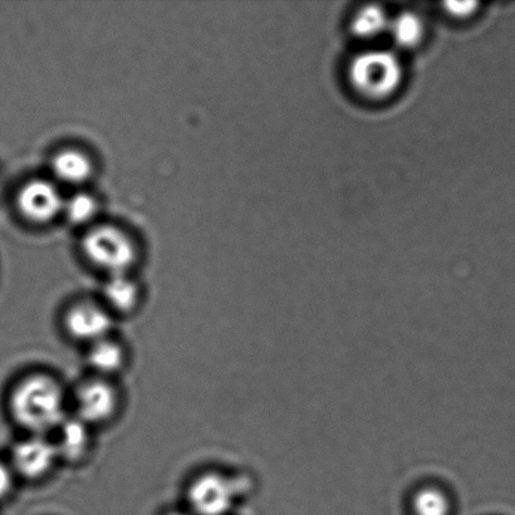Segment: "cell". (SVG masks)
Masks as SVG:
<instances>
[{
    "mask_svg": "<svg viewBox=\"0 0 515 515\" xmlns=\"http://www.w3.org/2000/svg\"><path fill=\"white\" fill-rule=\"evenodd\" d=\"M387 24H389V19H387L384 9L375 4H369L356 14L352 22V31L358 37L371 38L384 32Z\"/></svg>",
    "mask_w": 515,
    "mask_h": 515,
    "instance_id": "4fadbf2b",
    "label": "cell"
},
{
    "mask_svg": "<svg viewBox=\"0 0 515 515\" xmlns=\"http://www.w3.org/2000/svg\"><path fill=\"white\" fill-rule=\"evenodd\" d=\"M14 472L12 467L0 461V500L12 492Z\"/></svg>",
    "mask_w": 515,
    "mask_h": 515,
    "instance_id": "e0dca14e",
    "label": "cell"
},
{
    "mask_svg": "<svg viewBox=\"0 0 515 515\" xmlns=\"http://www.w3.org/2000/svg\"><path fill=\"white\" fill-rule=\"evenodd\" d=\"M348 77L353 88L370 100H382L400 86L402 67L399 58L387 51H369L351 62Z\"/></svg>",
    "mask_w": 515,
    "mask_h": 515,
    "instance_id": "7a4b0ae2",
    "label": "cell"
},
{
    "mask_svg": "<svg viewBox=\"0 0 515 515\" xmlns=\"http://www.w3.org/2000/svg\"><path fill=\"white\" fill-rule=\"evenodd\" d=\"M98 203L93 196L88 194H77L65 201L63 213L73 224L83 225L90 223L96 217Z\"/></svg>",
    "mask_w": 515,
    "mask_h": 515,
    "instance_id": "9a60e30c",
    "label": "cell"
},
{
    "mask_svg": "<svg viewBox=\"0 0 515 515\" xmlns=\"http://www.w3.org/2000/svg\"><path fill=\"white\" fill-rule=\"evenodd\" d=\"M478 3L475 2H450L445 4L446 11L455 17H468L475 12Z\"/></svg>",
    "mask_w": 515,
    "mask_h": 515,
    "instance_id": "ac0fdd59",
    "label": "cell"
},
{
    "mask_svg": "<svg viewBox=\"0 0 515 515\" xmlns=\"http://www.w3.org/2000/svg\"><path fill=\"white\" fill-rule=\"evenodd\" d=\"M11 411L17 423L31 435H47L66 420L62 387L47 375H33L19 382L11 396Z\"/></svg>",
    "mask_w": 515,
    "mask_h": 515,
    "instance_id": "6da1fadb",
    "label": "cell"
},
{
    "mask_svg": "<svg viewBox=\"0 0 515 515\" xmlns=\"http://www.w3.org/2000/svg\"><path fill=\"white\" fill-rule=\"evenodd\" d=\"M414 510L416 515H449L450 504L440 490L428 488L416 494Z\"/></svg>",
    "mask_w": 515,
    "mask_h": 515,
    "instance_id": "2e32d148",
    "label": "cell"
},
{
    "mask_svg": "<svg viewBox=\"0 0 515 515\" xmlns=\"http://www.w3.org/2000/svg\"><path fill=\"white\" fill-rule=\"evenodd\" d=\"M87 361L98 377L109 379L124 367L126 353L121 343L109 337L90 346Z\"/></svg>",
    "mask_w": 515,
    "mask_h": 515,
    "instance_id": "7c38bea8",
    "label": "cell"
},
{
    "mask_svg": "<svg viewBox=\"0 0 515 515\" xmlns=\"http://www.w3.org/2000/svg\"><path fill=\"white\" fill-rule=\"evenodd\" d=\"M52 171L60 183L81 185L91 178L92 161L85 152L67 149L53 158Z\"/></svg>",
    "mask_w": 515,
    "mask_h": 515,
    "instance_id": "8fae6325",
    "label": "cell"
},
{
    "mask_svg": "<svg viewBox=\"0 0 515 515\" xmlns=\"http://www.w3.org/2000/svg\"><path fill=\"white\" fill-rule=\"evenodd\" d=\"M65 199L57 185L48 180H32L18 194V208L34 223H48L65 208Z\"/></svg>",
    "mask_w": 515,
    "mask_h": 515,
    "instance_id": "ba28073f",
    "label": "cell"
},
{
    "mask_svg": "<svg viewBox=\"0 0 515 515\" xmlns=\"http://www.w3.org/2000/svg\"><path fill=\"white\" fill-rule=\"evenodd\" d=\"M83 250L93 266L110 276L129 274L137 259L136 245L129 234L111 225L93 228L83 240Z\"/></svg>",
    "mask_w": 515,
    "mask_h": 515,
    "instance_id": "3957f363",
    "label": "cell"
},
{
    "mask_svg": "<svg viewBox=\"0 0 515 515\" xmlns=\"http://www.w3.org/2000/svg\"><path fill=\"white\" fill-rule=\"evenodd\" d=\"M237 484L228 475L209 472L190 484L188 500L196 515H227L237 500Z\"/></svg>",
    "mask_w": 515,
    "mask_h": 515,
    "instance_id": "277c9868",
    "label": "cell"
},
{
    "mask_svg": "<svg viewBox=\"0 0 515 515\" xmlns=\"http://www.w3.org/2000/svg\"><path fill=\"white\" fill-rule=\"evenodd\" d=\"M166 515H190V514L184 513V512H171V513L166 514Z\"/></svg>",
    "mask_w": 515,
    "mask_h": 515,
    "instance_id": "d6986e66",
    "label": "cell"
},
{
    "mask_svg": "<svg viewBox=\"0 0 515 515\" xmlns=\"http://www.w3.org/2000/svg\"><path fill=\"white\" fill-rule=\"evenodd\" d=\"M103 299L105 307L111 313H130L134 311L140 301V288L129 274H116L110 276L103 286Z\"/></svg>",
    "mask_w": 515,
    "mask_h": 515,
    "instance_id": "30bf717a",
    "label": "cell"
},
{
    "mask_svg": "<svg viewBox=\"0 0 515 515\" xmlns=\"http://www.w3.org/2000/svg\"><path fill=\"white\" fill-rule=\"evenodd\" d=\"M58 459L60 456L52 440L46 435H31L14 446L11 467L14 474L34 480L51 472Z\"/></svg>",
    "mask_w": 515,
    "mask_h": 515,
    "instance_id": "52a82bcc",
    "label": "cell"
},
{
    "mask_svg": "<svg viewBox=\"0 0 515 515\" xmlns=\"http://www.w3.org/2000/svg\"><path fill=\"white\" fill-rule=\"evenodd\" d=\"M65 327L73 340L88 343L91 346L110 337L114 318L109 309L101 304L81 302L68 309Z\"/></svg>",
    "mask_w": 515,
    "mask_h": 515,
    "instance_id": "8992f818",
    "label": "cell"
},
{
    "mask_svg": "<svg viewBox=\"0 0 515 515\" xmlns=\"http://www.w3.org/2000/svg\"><path fill=\"white\" fill-rule=\"evenodd\" d=\"M76 418L93 426L106 423L115 415L119 407V394L107 379L83 382L76 392Z\"/></svg>",
    "mask_w": 515,
    "mask_h": 515,
    "instance_id": "5b68a950",
    "label": "cell"
},
{
    "mask_svg": "<svg viewBox=\"0 0 515 515\" xmlns=\"http://www.w3.org/2000/svg\"><path fill=\"white\" fill-rule=\"evenodd\" d=\"M90 425L83 423L82 420L76 418H66L56 430V445L58 456L60 459L71 461H80L87 454L91 446Z\"/></svg>",
    "mask_w": 515,
    "mask_h": 515,
    "instance_id": "9c48e42d",
    "label": "cell"
},
{
    "mask_svg": "<svg viewBox=\"0 0 515 515\" xmlns=\"http://www.w3.org/2000/svg\"><path fill=\"white\" fill-rule=\"evenodd\" d=\"M391 33L395 42L402 48L416 46L423 37V23L415 14L406 12L395 18L391 24Z\"/></svg>",
    "mask_w": 515,
    "mask_h": 515,
    "instance_id": "5bb4252c",
    "label": "cell"
}]
</instances>
